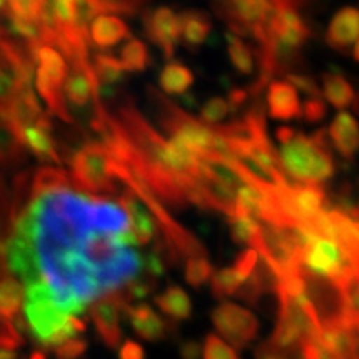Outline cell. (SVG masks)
<instances>
[{
	"mask_svg": "<svg viewBox=\"0 0 359 359\" xmlns=\"http://www.w3.org/2000/svg\"><path fill=\"white\" fill-rule=\"evenodd\" d=\"M90 62H92V70L97 79V83L115 87V85L125 80L127 72H125L120 58L110 55V53L100 52L90 57Z\"/></svg>",
	"mask_w": 359,
	"mask_h": 359,
	"instance_id": "26",
	"label": "cell"
},
{
	"mask_svg": "<svg viewBox=\"0 0 359 359\" xmlns=\"http://www.w3.org/2000/svg\"><path fill=\"white\" fill-rule=\"evenodd\" d=\"M210 283H212V293L215 298L224 299V298H230V296H235L243 280H241L240 275L235 271V268L231 266V268H223L219 269V271L213 273Z\"/></svg>",
	"mask_w": 359,
	"mask_h": 359,
	"instance_id": "31",
	"label": "cell"
},
{
	"mask_svg": "<svg viewBox=\"0 0 359 359\" xmlns=\"http://www.w3.org/2000/svg\"><path fill=\"white\" fill-rule=\"evenodd\" d=\"M228 115H230V107H228L226 98L215 97V98H210L206 103H203V107H201L200 110L198 120L201 123L208 125L210 127V125L219 123L223 118H226Z\"/></svg>",
	"mask_w": 359,
	"mask_h": 359,
	"instance_id": "34",
	"label": "cell"
},
{
	"mask_svg": "<svg viewBox=\"0 0 359 359\" xmlns=\"http://www.w3.org/2000/svg\"><path fill=\"white\" fill-rule=\"evenodd\" d=\"M127 304L123 303L118 291L102 296L90 304V316L98 338L107 348L115 349L122 344V327H120V316H122Z\"/></svg>",
	"mask_w": 359,
	"mask_h": 359,
	"instance_id": "11",
	"label": "cell"
},
{
	"mask_svg": "<svg viewBox=\"0 0 359 359\" xmlns=\"http://www.w3.org/2000/svg\"><path fill=\"white\" fill-rule=\"evenodd\" d=\"M258 259H259V255L257 253V250L246 248L245 251H241V253L238 255L233 268H235V271L240 275L241 280L245 281V280H248L251 275H253L255 268H257V264H258Z\"/></svg>",
	"mask_w": 359,
	"mask_h": 359,
	"instance_id": "39",
	"label": "cell"
},
{
	"mask_svg": "<svg viewBox=\"0 0 359 359\" xmlns=\"http://www.w3.org/2000/svg\"><path fill=\"white\" fill-rule=\"evenodd\" d=\"M180 19V39L188 50H198L212 32V19L203 11H185Z\"/></svg>",
	"mask_w": 359,
	"mask_h": 359,
	"instance_id": "20",
	"label": "cell"
},
{
	"mask_svg": "<svg viewBox=\"0 0 359 359\" xmlns=\"http://www.w3.org/2000/svg\"><path fill=\"white\" fill-rule=\"evenodd\" d=\"M143 27L147 37L163 52L165 58H172L180 42V19L170 7H156L143 13Z\"/></svg>",
	"mask_w": 359,
	"mask_h": 359,
	"instance_id": "12",
	"label": "cell"
},
{
	"mask_svg": "<svg viewBox=\"0 0 359 359\" xmlns=\"http://www.w3.org/2000/svg\"><path fill=\"white\" fill-rule=\"evenodd\" d=\"M193 82V72L178 60H170L160 74V87L167 95H183L191 88Z\"/></svg>",
	"mask_w": 359,
	"mask_h": 359,
	"instance_id": "24",
	"label": "cell"
},
{
	"mask_svg": "<svg viewBox=\"0 0 359 359\" xmlns=\"http://www.w3.org/2000/svg\"><path fill=\"white\" fill-rule=\"evenodd\" d=\"M24 316L27 330L43 348L55 349L65 341L79 338L87 331V325L77 316H67L57 308L43 283L24 288Z\"/></svg>",
	"mask_w": 359,
	"mask_h": 359,
	"instance_id": "3",
	"label": "cell"
},
{
	"mask_svg": "<svg viewBox=\"0 0 359 359\" xmlns=\"http://www.w3.org/2000/svg\"><path fill=\"white\" fill-rule=\"evenodd\" d=\"M359 40V8L344 7L334 13L326 30V43L336 52H348Z\"/></svg>",
	"mask_w": 359,
	"mask_h": 359,
	"instance_id": "16",
	"label": "cell"
},
{
	"mask_svg": "<svg viewBox=\"0 0 359 359\" xmlns=\"http://www.w3.org/2000/svg\"><path fill=\"white\" fill-rule=\"evenodd\" d=\"M29 55L35 65V88L47 103L48 111L64 122L74 123L64 100V83L69 74L65 57L48 43H39L29 48Z\"/></svg>",
	"mask_w": 359,
	"mask_h": 359,
	"instance_id": "4",
	"label": "cell"
},
{
	"mask_svg": "<svg viewBox=\"0 0 359 359\" xmlns=\"http://www.w3.org/2000/svg\"><path fill=\"white\" fill-rule=\"evenodd\" d=\"M22 344H24V336L17 330L13 321L0 320V349L13 351Z\"/></svg>",
	"mask_w": 359,
	"mask_h": 359,
	"instance_id": "37",
	"label": "cell"
},
{
	"mask_svg": "<svg viewBox=\"0 0 359 359\" xmlns=\"http://www.w3.org/2000/svg\"><path fill=\"white\" fill-rule=\"evenodd\" d=\"M156 283L158 281H156L155 278L148 276L145 271L140 269V273H138L137 276L132 278L127 285H123L122 288L116 291L122 296L123 303L127 304V306H132L133 303H140L143 299H147L151 293H155Z\"/></svg>",
	"mask_w": 359,
	"mask_h": 359,
	"instance_id": "28",
	"label": "cell"
},
{
	"mask_svg": "<svg viewBox=\"0 0 359 359\" xmlns=\"http://www.w3.org/2000/svg\"><path fill=\"white\" fill-rule=\"evenodd\" d=\"M125 72H145L150 65V53L142 40L130 37L120 52Z\"/></svg>",
	"mask_w": 359,
	"mask_h": 359,
	"instance_id": "29",
	"label": "cell"
},
{
	"mask_svg": "<svg viewBox=\"0 0 359 359\" xmlns=\"http://www.w3.org/2000/svg\"><path fill=\"white\" fill-rule=\"evenodd\" d=\"M269 115L275 120H296L302 116V103L298 92L288 82L275 80L269 83L266 93Z\"/></svg>",
	"mask_w": 359,
	"mask_h": 359,
	"instance_id": "17",
	"label": "cell"
},
{
	"mask_svg": "<svg viewBox=\"0 0 359 359\" xmlns=\"http://www.w3.org/2000/svg\"><path fill=\"white\" fill-rule=\"evenodd\" d=\"M213 11L238 37H253L258 42L271 11L268 0H212Z\"/></svg>",
	"mask_w": 359,
	"mask_h": 359,
	"instance_id": "8",
	"label": "cell"
},
{
	"mask_svg": "<svg viewBox=\"0 0 359 359\" xmlns=\"http://www.w3.org/2000/svg\"><path fill=\"white\" fill-rule=\"evenodd\" d=\"M268 2H278V4H283V6L286 7H291V8H302L306 6L308 0H268Z\"/></svg>",
	"mask_w": 359,
	"mask_h": 359,
	"instance_id": "47",
	"label": "cell"
},
{
	"mask_svg": "<svg viewBox=\"0 0 359 359\" xmlns=\"http://www.w3.org/2000/svg\"><path fill=\"white\" fill-rule=\"evenodd\" d=\"M0 359H15L13 351H7V349H0Z\"/></svg>",
	"mask_w": 359,
	"mask_h": 359,
	"instance_id": "49",
	"label": "cell"
},
{
	"mask_svg": "<svg viewBox=\"0 0 359 359\" xmlns=\"http://www.w3.org/2000/svg\"><path fill=\"white\" fill-rule=\"evenodd\" d=\"M304 291L303 296L311 306L314 316L323 330L348 326L346 296L343 285L338 281L327 280L309 273L306 268L303 271Z\"/></svg>",
	"mask_w": 359,
	"mask_h": 359,
	"instance_id": "6",
	"label": "cell"
},
{
	"mask_svg": "<svg viewBox=\"0 0 359 359\" xmlns=\"http://www.w3.org/2000/svg\"><path fill=\"white\" fill-rule=\"evenodd\" d=\"M123 314L127 316L130 326L133 327L137 336H140L145 341H150V343L173 338V333L178 331L173 326V321L161 318L154 308L145 303L127 306Z\"/></svg>",
	"mask_w": 359,
	"mask_h": 359,
	"instance_id": "13",
	"label": "cell"
},
{
	"mask_svg": "<svg viewBox=\"0 0 359 359\" xmlns=\"http://www.w3.org/2000/svg\"><path fill=\"white\" fill-rule=\"evenodd\" d=\"M323 93H325L326 100L339 110L346 109L356 98L353 85L338 72L325 74V77H323Z\"/></svg>",
	"mask_w": 359,
	"mask_h": 359,
	"instance_id": "25",
	"label": "cell"
},
{
	"mask_svg": "<svg viewBox=\"0 0 359 359\" xmlns=\"http://www.w3.org/2000/svg\"><path fill=\"white\" fill-rule=\"evenodd\" d=\"M354 111H356V114H359V97H356L354 98Z\"/></svg>",
	"mask_w": 359,
	"mask_h": 359,
	"instance_id": "51",
	"label": "cell"
},
{
	"mask_svg": "<svg viewBox=\"0 0 359 359\" xmlns=\"http://www.w3.org/2000/svg\"><path fill=\"white\" fill-rule=\"evenodd\" d=\"M43 0H7L8 13L24 20L39 22Z\"/></svg>",
	"mask_w": 359,
	"mask_h": 359,
	"instance_id": "36",
	"label": "cell"
},
{
	"mask_svg": "<svg viewBox=\"0 0 359 359\" xmlns=\"http://www.w3.org/2000/svg\"><path fill=\"white\" fill-rule=\"evenodd\" d=\"M213 266L208 258H188L185 263V280L193 288H201L213 276Z\"/></svg>",
	"mask_w": 359,
	"mask_h": 359,
	"instance_id": "32",
	"label": "cell"
},
{
	"mask_svg": "<svg viewBox=\"0 0 359 359\" xmlns=\"http://www.w3.org/2000/svg\"><path fill=\"white\" fill-rule=\"evenodd\" d=\"M235 296L241 299V302H245L246 304H251V306H257L259 303V298L263 296V291L259 288V285L255 280V276L251 275L248 280H245L241 283V286L238 288V291L235 293Z\"/></svg>",
	"mask_w": 359,
	"mask_h": 359,
	"instance_id": "42",
	"label": "cell"
},
{
	"mask_svg": "<svg viewBox=\"0 0 359 359\" xmlns=\"http://www.w3.org/2000/svg\"><path fill=\"white\" fill-rule=\"evenodd\" d=\"M97 85L90 58L88 60L70 62L69 74H67L64 83V100L69 114L70 109H90V114H92L93 109L100 105L97 97Z\"/></svg>",
	"mask_w": 359,
	"mask_h": 359,
	"instance_id": "10",
	"label": "cell"
},
{
	"mask_svg": "<svg viewBox=\"0 0 359 359\" xmlns=\"http://www.w3.org/2000/svg\"><path fill=\"white\" fill-rule=\"evenodd\" d=\"M327 115V107L321 97H309L302 107V116L311 123H318L325 120Z\"/></svg>",
	"mask_w": 359,
	"mask_h": 359,
	"instance_id": "41",
	"label": "cell"
},
{
	"mask_svg": "<svg viewBox=\"0 0 359 359\" xmlns=\"http://www.w3.org/2000/svg\"><path fill=\"white\" fill-rule=\"evenodd\" d=\"M29 359H47V354L40 351V349H35V351H32V354L29 356Z\"/></svg>",
	"mask_w": 359,
	"mask_h": 359,
	"instance_id": "48",
	"label": "cell"
},
{
	"mask_svg": "<svg viewBox=\"0 0 359 359\" xmlns=\"http://www.w3.org/2000/svg\"><path fill=\"white\" fill-rule=\"evenodd\" d=\"M120 359H147V353L140 343L133 339L122 341L118 349Z\"/></svg>",
	"mask_w": 359,
	"mask_h": 359,
	"instance_id": "44",
	"label": "cell"
},
{
	"mask_svg": "<svg viewBox=\"0 0 359 359\" xmlns=\"http://www.w3.org/2000/svg\"><path fill=\"white\" fill-rule=\"evenodd\" d=\"M24 286L12 275L0 278V320L13 321L24 308Z\"/></svg>",
	"mask_w": 359,
	"mask_h": 359,
	"instance_id": "23",
	"label": "cell"
},
{
	"mask_svg": "<svg viewBox=\"0 0 359 359\" xmlns=\"http://www.w3.org/2000/svg\"><path fill=\"white\" fill-rule=\"evenodd\" d=\"M24 156L25 148L22 145L19 133L7 111L0 109V167H13L20 163Z\"/></svg>",
	"mask_w": 359,
	"mask_h": 359,
	"instance_id": "21",
	"label": "cell"
},
{
	"mask_svg": "<svg viewBox=\"0 0 359 359\" xmlns=\"http://www.w3.org/2000/svg\"><path fill=\"white\" fill-rule=\"evenodd\" d=\"M250 92L248 88H240V87H233L230 88V92H228V107H230V114H236L238 110H241L243 107L246 105V102H248L250 98Z\"/></svg>",
	"mask_w": 359,
	"mask_h": 359,
	"instance_id": "45",
	"label": "cell"
},
{
	"mask_svg": "<svg viewBox=\"0 0 359 359\" xmlns=\"http://www.w3.org/2000/svg\"><path fill=\"white\" fill-rule=\"evenodd\" d=\"M2 69H6V65H2V62H0V70Z\"/></svg>",
	"mask_w": 359,
	"mask_h": 359,
	"instance_id": "52",
	"label": "cell"
},
{
	"mask_svg": "<svg viewBox=\"0 0 359 359\" xmlns=\"http://www.w3.org/2000/svg\"><path fill=\"white\" fill-rule=\"evenodd\" d=\"M228 55L235 69L243 75H251L257 70V52L235 34H226Z\"/></svg>",
	"mask_w": 359,
	"mask_h": 359,
	"instance_id": "27",
	"label": "cell"
},
{
	"mask_svg": "<svg viewBox=\"0 0 359 359\" xmlns=\"http://www.w3.org/2000/svg\"><path fill=\"white\" fill-rule=\"evenodd\" d=\"M120 206L127 215L130 230L137 238L138 245H148L151 240H155V236L158 235V226H156L155 218L151 217L150 210L147 208L145 203L138 198L137 193L125 185L122 193H120Z\"/></svg>",
	"mask_w": 359,
	"mask_h": 359,
	"instance_id": "14",
	"label": "cell"
},
{
	"mask_svg": "<svg viewBox=\"0 0 359 359\" xmlns=\"http://www.w3.org/2000/svg\"><path fill=\"white\" fill-rule=\"evenodd\" d=\"M130 37L132 35H130L128 25L118 17L107 15V13L97 15L88 29V42L100 50L115 47L116 43Z\"/></svg>",
	"mask_w": 359,
	"mask_h": 359,
	"instance_id": "19",
	"label": "cell"
},
{
	"mask_svg": "<svg viewBox=\"0 0 359 359\" xmlns=\"http://www.w3.org/2000/svg\"><path fill=\"white\" fill-rule=\"evenodd\" d=\"M70 182L77 191L103 195L116 190L114 158L102 145L87 142L70 156Z\"/></svg>",
	"mask_w": 359,
	"mask_h": 359,
	"instance_id": "5",
	"label": "cell"
},
{
	"mask_svg": "<svg viewBox=\"0 0 359 359\" xmlns=\"http://www.w3.org/2000/svg\"><path fill=\"white\" fill-rule=\"evenodd\" d=\"M155 304L167 314L170 321H185L191 318L193 304L190 296L178 285H170L155 296Z\"/></svg>",
	"mask_w": 359,
	"mask_h": 359,
	"instance_id": "22",
	"label": "cell"
},
{
	"mask_svg": "<svg viewBox=\"0 0 359 359\" xmlns=\"http://www.w3.org/2000/svg\"><path fill=\"white\" fill-rule=\"evenodd\" d=\"M255 359H299V354L298 351L296 353L278 351V349L271 348L266 341H264V343H262L257 349H255Z\"/></svg>",
	"mask_w": 359,
	"mask_h": 359,
	"instance_id": "43",
	"label": "cell"
},
{
	"mask_svg": "<svg viewBox=\"0 0 359 359\" xmlns=\"http://www.w3.org/2000/svg\"><path fill=\"white\" fill-rule=\"evenodd\" d=\"M228 224H230V235L236 243L246 245L248 248H253L259 233V223L255 222L253 218L246 215L235 213L228 217Z\"/></svg>",
	"mask_w": 359,
	"mask_h": 359,
	"instance_id": "30",
	"label": "cell"
},
{
	"mask_svg": "<svg viewBox=\"0 0 359 359\" xmlns=\"http://www.w3.org/2000/svg\"><path fill=\"white\" fill-rule=\"evenodd\" d=\"M285 77L290 80L288 83L291 87H294L296 92L299 90V92L306 93L309 97H321L320 85L316 83V80L313 77H309V75L302 74V72H288Z\"/></svg>",
	"mask_w": 359,
	"mask_h": 359,
	"instance_id": "38",
	"label": "cell"
},
{
	"mask_svg": "<svg viewBox=\"0 0 359 359\" xmlns=\"http://www.w3.org/2000/svg\"><path fill=\"white\" fill-rule=\"evenodd\" d=\"M201 351H203V359H240L230 344H226L219 336L213 333L206 334Z\"/></svg>",
	"mask_w": 359,
	"mask_h": 359,
	"instance_id": "35",
	"label": "cell"
},
{
	"mask_svg": "<svg viewBox=\"0 0 359 359\" xmlns=\"http://www.w3.org/2000/svg\"><path fill=\"white\" fill-rule=\"evenodd\" d=\"M98 13H123V15H137L145 7L148 0H90Z\"/></svg>",
	"mask_w": 359,
	"mask_h": 359,
	"instance_id": "33",
	"label": "cell"
},
{
	"mask_svg": "<svg viewBox=\"0 0 359 359\" xmlns=\"http://www.w3.org/2000/svg\"><path fill=\"white\" fill-rule=\"evenodd\" d=\"M353 57H354V60L359 62V40H358L356 43H354V48H353Z\"/></svg>",
	"mask_w": 359,
	"mask_h": 359,
	"instance_id": "50",
	"label": "cell"
},
{
	"mask_svg": "<svg viewBox=\"0 0 359 359\" xmlns=\"http://www.w3.org/2000/svg\"><path fill=\"white\" fill-rule=\"evenodd\" d=\"M327 138L344 160H353L359 150V123L351 114L339 111L327 128Z\"/></svg>",
	"mask_w": 359,
	"mask_h": 359,
	"instance_id": "18",
	"label": "cell"
},
{
	"mask_svg": "<svg viewBox=\"0 0 359 359\" xmlns=\"http://www.w3.org/2000/svg\"><path fill=\"white\" fill-rule=\"evenodd\" d=\"M200 354L201 344L200 341L196 339L187 341V343H183L182 348H180V356H182V359H200Z\"/></svg>",
	"mask_w": 359,
	"mask_h": 359,
	"instance_id": "46",
	"label": "cell"
},
{
	"mask_svg": "<svg viewBox=\"0 0 359 359\" xmlns=\"http://www.w3.org/2000/svg\"><path fill=\"white\" fill-rule=\"evenodd\" d=\"M147 90L151 109L155 110L161 128L170 135V142L185 148L196 158L231 160V147L215 132V128L187 114L154 87H148Z\"/></svg>",
	"mask_w": 359,
	"mask_h": 359,
	"instance_id": "2",
	"label": "cell"
},
{
	"mask_svg": "<svg viewBox=\"0 0 359 359\" xmlns=\"http://www.w3.org/2000/svg\"><path fill=\"white\" fill-rule=\"evenodd\" d=\"M88 351V343L85 339L74 338L55 348L57 359H82Z\"/></svg>",
	"mask_w": 359,
	"mask_h": 359,
	"instance_id": "40",
	"label": "cell"
},
{
	"mask_svg": "<svg viewBox=\"0 0 359 359\" xmlns=\"http://www.w3.org/2000/svg\"><path fill=\"white\" fill-rule=\"evenodd\" d=\"M53 128L47 115H42L37 122L27 125L19 130V138L25 151L37 156L42 161H53L60 163V155L57 151L55 140H53Z\"/></svg>",
	"mask_w": 359,
	"mask_h": 359,
	"instance_id": "15",
	"label": "cell"
},
{
	"mask_svg": "<svg viewBox=\"0 0 359 359\" xmlns=\"http://www.w3.org/2000/svg\"><path fill=\"white\" fill-rule=\"evenodd\" d=\"M303 266L313 275L338 281L339 285L359 268L348 251L336 241L313 235L303 250Z\"/></svg>",
	"mask_w": 359,
	"mask_h": 359,
	"instance_id": "7",
	"label": "cell"
},
{
	"mask_svg": "<svg viewBox=\"0 0 359 359\" xmlns=\"http://www.w3.org/2000/svg\"><path fill=\"white\" fill-rule=\"evenodd\" d=\"M280 142V161L286 178L298 185L321 187L334 175V158L330 150L326 130H320L311 137L296 132L291 127L276 130Z\"/></svg>",
	"mask_w": 359,
	"mask_h": 359,
	"instance_id": "1",
	"label": "cell"
},
{
	"mask_svg": "<svg viewBox=\"0 0 359 359\" xmlns=\"http://www.w3.org/2000/svg\"><path fill=\"white\" fill-rule=\"evenodd\" d=\"M215 330L223 336L224 343L233 348H245L257 339L259 323L253 313L235 303L224 302L212 313Z\"/></svg>",
	"mask_w": 359,
	"mask_h": 359,
	"instance_id": "9",
	"label": "cell"
}]
</instances>
